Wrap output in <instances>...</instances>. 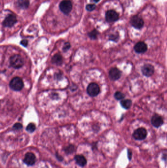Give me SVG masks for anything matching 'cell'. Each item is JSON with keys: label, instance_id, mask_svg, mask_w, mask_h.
I'll return each mask as SVG.
<instances>
[{"label": "cell", "instance_id": "cell-1", "mask_svg": "<svg viewBox=\"0 0 167 168\" xmlns=\"http://www.w3.org/2000/svg\"><path fill=\"white\" fill-rule=\"evenodd\" d=\"M10 63L12 68L19 69L23 66L24 60L20 55H14L10 58Z\"/></svg>", "mask_w": 167, "mask_h": 168}, {"label": "cell", "instance_id": "cell-2", "mask_svg": "<svg viewBox=\"0 0 167 168\" xmlns=\"http://www.w3.org/2000/svg\"><path fill=\"white\" fill-rule=\"evenodd\" d=\"M9 86L11 89L14 91H20L24 87V83L21 78L16 77L12 79Z\"/></svg>", "mask_w": 167, "mask_h": 168}, {"label": "cell", "instance_id": "cell-3", "mask_svg": "<svg viewBox=\"0 0 167 168\" xmlns=\"http://www.w3.org/2000/svg\"><path fill=\"white\" fill-rule=\"evenodd\" d=\"M87 92L90 96L95 97L100 92V88L97 84L91 83L87 87Z\"/></svg>", "mask_w": 167, "mask_h": 168}, {"label": "cell", "instance_id": "cell-4", "mask_svg": "<svg viewBox=\"0 0 167 168\" xmlns=\"http://www.w3.org/2000/svg\"><path fill=\"white\" fill-rule=\"evenodd\" d=\"M147 136V131L145 128L143 127L139 128L135 130L133 132L132 135L134 139L138 141H142L145 139Z\"/></svg>", "mask_w": 167, "mask_h": 168}, {"label": "cell", "instance_id": "cell-5", "mask_svg": "<svg viewBox=\"0 0 167 168\" xmlns=\"http://www.w3.org/2000/svg\"><path fill=\"white\" fill-rule=\"evenodd\" d=\"M73 5L70 0H64L59 4V9L63 13L68 15L71 12Z\"/></svg>", "mask_w": 167, "mask_h": 168}, {"label": "cell", "instance_id": "cell-6", "mask_svg": "<svg viewBox=\"0 0 167 168\" xmlns=\"http://www.w3.org/2000/svg\"><path fill=\"white\" fill-rule=\"evenodd\" d=\"M130 23L133 27L137 29H141L144 24V22L143 21V19L138 15L132 16L131 18Z\"/></svg>", "mask_w": 167, "mask_h": 168}, {"label": "cell", "instance_id": "cell-7", "mask_svg": "<svg viewBox=\"0 0 167 168\" xmlns=\"http://www.w3.org/2000/svg\"><path fill=\"white\" fill-rule=\"evenodd\" d=\"M17 21V18L15 15H9L4 20L3 26L6 27H12Z\"/></svg>", "mask_w": 167, "mask_h": 168}, {"label": "cell", "instance_id": "cell-8", "mask_svg": "<svg viewBox=\"0 0 167 168\" xmlns=\"http://www.w3.org/2000/svg\"><path fill=\"white\" fill-rule=\"evenodd\" d=\"M141 71L144 76L150 77L154 73V67L150 64H145L142 67Z\"/></svg>", "mask_w": 167, "mask_h": 168}, {"label": "cell", "instance_id": "cell-9", "mask_svg": "<svg viewBox=\"0 0 167 168\" xmlns=\"http://www.w3.org/2000/svg\"><path fill=\"white\" fill-rule=\"evenodd\" d=\"M118 13L114 10H108L106 15V20L108 22H114L118 20Z\"/></svg>", "mask_w": 167, "mask_h": 168}, {"label": "cell", "instance_id": "cell-10", "mask_svg": "<svg viewBox=\"0 0 167 168\" xmlns=\"http://www.w3.org/2000/svg\"><path fill=\"white\" fill-rule=\"evenodd\" d=\"M151 122L153 127L158 128L163 125L164 121L162 116L157 114H155L153 115L151 118Z\"/></svg>", "mask_w": 167, "mask_h": 168}, {"label": "cell", "instance_id": "cell-11", "mask_svg": "<svg viewBox=\"0 0 167 168\" xmlns=\"http://www.w3.org/2000/svg\"><path fill=\"white\" fill-rule=\"evenodd\" d=\"M36 157L33 153L27 152L24 159V162L28 166H32L35 163Z\"/></svg>", "mask_w": 167, "mask_h": 168}, {"label": "cell", "instance_id": "cell-12", "mask_svg": "<svg viewBox=\"0 0 167 168\" xmlns=\"http://www.w3.org/2000/svg\"><path fill=\"white\" fill-rule=\"evenodd\" d=\"M134 50L137 53H144L147 50V45L144 42H138L134 46Z\"/></svg>", "mask_w": 167, "mask_h": 168}, {"label": "cell", "instance_id": "cell-13", "mask_svg": "<svg viewBox=\"0 0 167 168\" xmlns=\"http://www.w3.org/2000/svg\"><path fill=\"white\" fill-rule=\"evenodd\" d=\"M121 75V72L117 68H112L109 72V76L111 80L116 81L120 79Z\"/></svg>", "mask_w": 167, "mask_h": 168}, {"label": "cell", "instance_id": "cell-14", "mask_svg": "<svg viewBox=\"0 0 167 168\" xmlns=\"http://www.w3.org/2000/svg\"><path fill=\"white\" fill-rule=\"evenodd\" d=\"M74 160L77 165L81 167H83L87 164V160L82 155H76L74 156Z\"/></svg>", "mask_w": 167, "mask_h": 168}, {"label": "cell", "instance_id": "cell-15", "mask_svg": "<svg viewBox=\"0 0 167 168\" xmlns=\"http://www.w3.org/2000/svg\"><path fill=\"white\" fill-rule=\"evenodd\" d=\"M51 62L53 64L57 65H60L63 63V58L61 55L57 54L53 56L51 59Z\"/></svg>", "mask_w": 167, "mask_h": 168}, {"label": "cell", "instance_id": "cell-16", "mask_svg": "<svg viewBox=\"0 0 167 168\" xmlns=\"http://www.w3.org/2000/svg\"><path fill=\"white\" fill-rule=\"evenodd\" d=\"M120 103L121 107L126 109H129L132 106V101L130 99H122Z\"/></svg>", "mask_w": 167, "mask_h": 168}, {"label": "cell", "instance_id": "cell-17", "mask_svg": "<svg viewBox=\"0 0 167 168\" xmlns=\"http://www.w3.org/2000/svg\"><path fill=\"white\" fill-rule=\"evenodd\" d=\"M18 4L21 9H27L29 7L30 2L29 0H18Z\"/></svg>", "mask_w": 167, "mask_h": 168}, {"label": "cell", "instance_id": "cell-18", "mask_svg": "<svg viewBox=\"0 0 167 168\" xmlns=\"http://www.w3.org/2000/svg\"><path fill=\"white\" fill-rule=\"evenodd\" d=\"M76 151L75 147L73 145H69L64 148V151L67 154H71Z\"/></svg>", "mask_w": 167, "mask_h": 168}, {"label": "cell", "instance_id": "cell-19", "mask_svg": "<svg viewBox=\"0 0 167 168\" xmlns=\"http://www.w3.org/2000/svg\"><path fill=\"white\" fill-rule=\"evenodd\" d=\"M99 35V32L97 30H94L91 32L89 33L88 36L92 39H97L98 36Z\"/></svg>", "mask_w": 167, "mask_h": 168}, {"label": "cell", "instance_id": "cell-20", "mask_svg": "<svg viewBox=\"0 0 167 168\" xmlns=\"http://www.w3.org/2000/svg\"><path fill=\"white\" fill-rule=\"evenodd\" d=\"M114 97L115 99H117V100H122L124 98V95L122 92H115L114 95Z\"/></svg>", "mask_w": 167, "mask_h": 168}, {"label": "cell", "instance_id": "cell-21", "mask_svg": "<svg viewBox=\"0 0 167 168\" xmlns=\"http://www.w3.org/2000/svg\"><path fill=\"white\" fill-rule=\"evenodd\" d=\"M36 129L35 125L33 123H30L28 124L27 127H26V130L27 131L30 133L34 132Z\"/></svg>", "mask_w": 167, "mask_h": 168}, {"label": "cell", "instance_id": "cell-22", "mask_svg": "<svg viewBox=\"0 0 167 168\" xmlns=\"http://www.w3.org/2000/svg\"><path fill=\"white\" fill-rule=\"evenodd\" d=\"M96 6L95 4H87L86 7V9L88 12H92L96 9Z\"/></svg>", "mask_w": 167, "mask_h": 168}, {"label": "cell", "instance_id": "cell-23", "mask_svg": "<svg viewBox=\"0 0 167 168\" xmlns=\"http://www.w3.org/2000/svg\"><path fill=\"white\" fill-rule=\"evenodd\" d=\"M118 35L116 34H113V35H110L109 36V40H112L113 41H117L119 39Z\"/></svg>", "mask_w": 167, "mask_h": 168}, {"label": "cell", "instance_id": "cell-24", "mask_svg": "<svg viewBox=\"0 0 167 168\" xmlns=\"http://www.w3.org/2000/svg\"><path fill=\"white\" fill-rule=\"evenodd\" d=\"M71 47V45L69 42H66L64 44L63 47V50L64 52H67V51L69 50Z\"/></svg>", "mask_w": 167, "mask_h": 168}, {"label": "cell", "instance_id": "cell-25", "mask_svg": "<svg viewBox=\"0 0 167 168\" xmlns=\"http://www.w3.org/2000/svg\"><path fill=\"white\" fill-rule=\"evenodd\" d=\"M23 127V126L20 123H17L13 125V128L15 130H20Z\"/></svg>", "mask_w": 167, "mask_h": 168}, {"label": "cell", "instance_id": "cell-26", "mask_svg": "<svg viewBox=\"0 0 167 168\" xmlns=\"http://www.w3.org/2000/svg\"><path fill=\"white\" fill-rule=\"evenodd\" d=\"M127 156H128L129 160L130 161L132 160V152L130 149H127Z\"/></svg>", "mask_w": 167, "mask_h": 168}, {"label": "cell", "instance_id": "cell-27", "mask_svg": "<svg viewBox=\"0 0 167 168\" xmlns=\"http://www.w3.org/2000/svg\"><path fill=\"white\" fill-rule=\"evenodd\" d=\"M21 44L22 45H23V46H25V47H26L27 46V44H28V41H27V40L26 39H24V40H22L21 41Z\"/></svg>", "mask_w": 167, "mask_h": 168}, {"label": "cell", "instance_id": "cell-28", "mask_svg": "<svg viewBox=\"0 0 167 168\" xmlns=\"http://www.w3.org/2000/svg\"><path fill=\"white\" fill-rule=\"evenodd\" d=\"M56 157L57 159L59 160V161H62L63 160V157L59 155L58 153H56Z\"/></svg>", "mask_w": 167, "mask_h": 168}, {"label": "cell", "instance_id": "cell-29", "mask_svg": "<svg viewBox=\"0 0 167 168\" xmlns=\"http://www.w3.org/2000/svg\"><path fill=\"white\" fill-rule=\"evenodd\" d=\"M162 158V159H163V160H164L165 161H166V160H167V154H166V153L163 154Z\"/></svg>", "mask_w": 167, "mask_h": 168}, {"label": "cell", "instance_id": "cell-30", "mask_svg": "<svg viewBox=\"0 0 167 168\" xmlns=\"http://www.w3.org/2000/svg\"><path fill=\"white\" fill-rule=\"evenodd\" d=\"M100 0H93V1H94L95 2H96V3H97L98 1H100Z\"/></svg>", "mask_w": 167, "mask_h": 168}]
</instances>
